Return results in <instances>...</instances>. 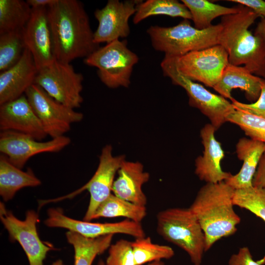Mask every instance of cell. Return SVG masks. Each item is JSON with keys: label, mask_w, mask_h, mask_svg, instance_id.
I'll return each instance as SVG.
<instances>
[{"label": "cell", "mask_w": 265, "mask_h": 265, "mask_svg": "<svg viewBox=\"0 0 265 265\" xmlns=\"http://www.w3.org/2000/svg\"><path fill=\"white\" fill-rule=\"evenodd\" d=\"M48 13L56 60L70 63L85 58L99 48L81 1L56 0L48 7Z\"/></svg>", "instance_id": "obj_1"}, {"label": "cell", "mask_w": 265, "mask_h": 265, "mask_svg": "<svg viewBox=\"0 0 265 265\" xmlns=\"http://www.w3.org/2000/svg\"><path fill=\"white\" fill-rule=\"evenodd\" d=\"M235 190L225 181L206 183L189 207L205 235V252L218 240L237 231L240 218L233 208Z\"/></svg>", "instance_id": "obj_2"}, {"label": "cell", "mask_w": 265, "mask_h": 265, "mask_svg": "<svg viewBox=\"0 0 265 265\" xmlns=\"http://www.w3.org/2000/svg\"><path fill=\"white\" fill-rule=\"evenodd\" d=\"M239 11L223 16L219 44L226 51L230 64L243 65L252 74L265 78V50L261 39L249 30L259 16L238 4Z\"/></svg>", "instance_id": "obj_3"}, {"label": "cell", "mask_w": 265, "mask_h": 265, "mask_svg": "<svg viewBox=\"0 0 265 265\" xmlns=\"http://www.w3.org/2000/svg\"><path fill=\"white\" fill-rule=\"evenodd\" d=\"M221 28L219 23L198 29L191 26L188 20L184 19L170 27L151 26L147 33L156 51L164 53L166 56L179 57L219 44Z\"/></svg>", "instance_id": "obj_4"}, {"label": "cell", "mask_w": 265, "mask_h": 265, "mask_svg": "<svg viewBox=\"0 0 265 265\" xmlns=\"http://www.w3.org/2000/svg\"><path fill=\"white\" fill-rule=\"evenodd\" d=\"M158 233L184 250L193 265H201L205 252V237L190 209L171 208L157 215Z\"/></svg>", "instance_id": "obj_5"}, {"label": "cell", "mask_w": 265, "mask_h": 265, "mask_svg": "<svg viewBox=\"0 0 265 265\" xmlns=\"http://www.w3.org/2000/svg\"><path fill=\"white\" fill-rule=\"evenodd\" d=\"M160 67L165 77L186 90L189 105L206 116L216 130L228 122V117L236 110L232 103L182 75L177 68L174 57L164 55Z\"/></svg>", "instance_id": "obj_6"}, {"label": "cell", "mask_w": 265, "mask_h": 265, "mask_svg": "<svg viewBox=\"0 0 265 265\" xmlns=\"http://www.w3.org/2000/svg\"><path fill=\"white\" fill-rule=\"evenodd\" d=\"M126 40H116L99 48L84 59L87 65L98 69L101 81L110 88L128 87L134 66L139 58L127 47Z\"/></svg>", "instance_id": "obj_7"}, {"label": "cell", "mask_w": 265, "mask_h": 265, "mask_svg": "<svg viewBox=\"0 0 265 265\" xmlns=\"http://www.w3.org/2000/svg\"><path fill=\"white\" fill-rule=\"evenodd\" d=\"M83 77L70 63L55 60L39 70L34 83L57 101L73 109L80 106Z\"/></svg>", "instance_id": "obj_8"}, {"label": "cell", "mask_w": 265, "mask_h": 265, "mask_svg": "<svg viewBox=\"0 0 265 265\" xmlns=\"http://www.w3.org/2000/svg\"><path fill=\"white\" fill-rule=\"evenodd\" d=\"M25 93L47 135L52 138L64 135L73 123L83 119L82 113L57 101L36 84Z\"/></svg>", "instance_id": "obj_9"}, {"label": "cell", "mask_w": 265, "mask_h": 265, "mask_svg": "<svg viewBox=\"0 0 265 265\" xmlns=\"http://www.w3.org/2000/svg\"><path fill=\"white\" fill-rule=\"evenodd\" d=\"M174 57L177 68L182 75L212 88L229 64L228 54L219 44Z\"/></svg>", "instance_id": "obj_10"}, {"label": "cell", "mask_w": 265, "mask_h": 265, "mask_svg": "<svg viewBox=\"0 0 265 265\" xmlns=\"http://www.w3.org/2000/svg\"><path fill=\"white\" fill-rule=\"evenodd\" d=\"M0 218L10 239L17 241L23 248L29 265H43L48 252L53 249V247L45 243L38 236L36 227L39 221L38 214L28 211L25 219L21 220L0 203Z\"/></svg>", "instance_id": "obj_11"}, {"label": "cell", "mask_w": 265, "mask_h": 265, "mask_svg": "<svg viewBox=\"0 0 265 265\" xmlns=\"http://www.w3.org/2000/svg\"><path fill=\"white\" fill-rule=\"evenodd\" d=\"M49 227L65 228L85 237L98 238L115 234H123L135 238L145 237L140 223L126 219L114 223H94L80 221L68 217L60 209L51 208L48 211V217L44 222Z\"/></svg>", "instance_id": "obj_12"}, {"label": "cell", "mask_w": 265, "mask_h": 265, "mask_svg": "<svg viewBox=\"0 0 265 265\" xmlns=\"http://www.w3.org/2000/svg\"><path fill=\"white\" fill-rule=\"evenodd\" d=\"M70 142V138L65 135L41 141L16 132L1 131L0 133V152L20 169L32 157L43 153L58 152Z\"/></svg>", "instance_id": "obj_13"}, {"label": "cell", "mask_w": 265, "mask_h": 265, "mask_svg": "<svg viewBox=\"0 0 265 265\" xmlns=\"http://www.w3.org/2000/svg\"><path fill=\"white\" fill-rule=\"evenodd\" d=\"M112 150L110 145L103 148L94 175L83 186L67 196L73 197L84 190L88 191L90 201L84 221H91L98 206L112 193L115 175L125 160L124 156H113Z\"/></svg>", "instance_id": "obj_14"}, {"label": "cell", "mask_w": 265, "mask_h": 265, "mask_svg": "<svg viewBox=\"0 0 265 265\" xmlns=\"http://www.w3.org/2000/svg\"><path fill=\"white\" fill-rule=\"evenodd\" d=\"M140 0H108L103 8L94 12L98 26L94 32L96 44L110 43L120 38H126L130 33L129 20L134 15Z\"/></svg>", "instance_id": "obj_15"}, {"label": "cell", "mask_w": 265, "mask_h": 265, "mask_svg": "<svg viewBox=\"0 0 265 265\" xmlns=\"http://www.w3.org/2000/svg\"><path fill=\"white\" fill-rule=\"evenodd\" d=\"M26 48L39 69L55 60L49 25L48 7L32 8L31 17L23 29Z\"/></svg>", "instance_id": "obj_16"}, {"label": "cell", "mask_w": 265, "mask_h": 265, "mask_svg": "<svg viewBox=\"0 0 265 265\" xmlns=\"http://www.w3.org/2000/svg\"><path fill=\"white\" fill-rule=\"evenodd\" d=\"M0 130L22 133L40 141L47 136L25 95L0 105Z\"/></svg>", "instance_id": "obj_17"}, {"label": "cell", "mask_w": 265, "mask_h": 265, "mask_svg": "<svg viewBox=\"0 0 265 265\" xmlns=\"http://www.w3.org/2000/svg\"><path fill=\"white\" fill-rule=\"evenodd\" d=\"M216 131L210 123L205 125L200 131L203 151L195 160V173L206 183L225 181L232 175L222 169L221 162L225 154L221 143L215 138Z\"/></svg>", "instance_id": "obj_18"}, {"label": "cell", "mask_w": 265, "mask_h": 265, "mask_svg": "<svg viewBox=\"0 0 265 265\" xmlns=\"http://www.w3.org/2000/svg\"><path fill=\"white\" fill-rule=\"evenodd\" d=\"M37 73L32 55L26 48L15 65L0 73V105L23 95L34 83Z\"/></svg>", "instance_id": "obj_19"}, {"label": "cell", "mask_w": 265, "mask_h": 265, "mask_svg": "<svg viewBox=\"0 0 265 265\" xmlns=\"http://www.w3.org/2000/svg\"><path fill=\"white\" fill-rule=\"evenodd\" d=\"M149 174L144 171L138 162H123L114 180L112 192L115 196L131 203L145 206L147 197L142 187L149 179Z\"/></svg>", "instance_id": "obj_20"}, {"label": "cell", "mask_w": 265, "mask_h": 265, "mask_svg": "<svg viewBox=\"0 0 265 265\" xmlns=\"http://www.w3.org/2000/svg\"><path fill=\"white\" fill-rule=\"evenodd\" d=\"M263 78L252 74L244 66L229 64L224 69L221 78L212 88L219 95L230 100L233 98V89H239L245 93L246 98L254 103L261 93Z\"/></svg>", "instance_id": "obj_21"}, {"label": "cell", "mask_w": 265, "mask_h": 265, "mask_svg": "<svg viewBox=\"0 0 265 265\" xmlns=\"http://www.w3.org/2000/svg\"><path fill=\"white\" fill-rule=\"evenodd\" d=\"M236 152L242 161L239 172L225 182L235 190L252 186V181L261 158L265 152L264 143L249 138H240L236 145Z\"/></svg>", "instance_id": "obj_22"}, {"label": "cell", "mask_w": 265, "mask_h": 265, "mask_svg": "<svg viewBox=\"0 0 265 265\" xmlns=\"http://www.w3.org/2000/svg\"><path fill=\"white\" fill-rule=\"evenodd\" d=\"M41 184L31 169L23 171L12 164L5 156L0 155V195L4 201L12 199L24 187L37 186Z\"/></svg>", "instance_id": "obj_23"}, {"label": "cell", "mask_w": 265, "mask_h": 265, "mask_svg": "<svg viewBox=\"0 0 265 265\" xmlns=\"http://www.w3.org/2000/svg\"><path fill=\"white\" fill-rule=\"evenodd\" d=\"M113 235L90 238L73 231L67 232V240L74 249V265H92L97 256L109 248Z\"/></svg>", "instance_id": "obj_24"}, {"label": "cell", "mask_w": 265, "mask_h": 265, "mask_svg": "<svg viewBox=\"0 0 265 265\" xmlns=\"http://www.w3.org/2000/svg\"><path fill=\"white\" fill-rule=\"evenodd\" d=\"M156 15L192 19L189 10L182 2L176 0H140L137 4L133 22L137 24L150 16Z\"/></svg>", "instance_id": "obj_25"}, {"label": "cell", "mask_w": 265, "mask_h": 265, "mask_svg": "<svg viewBox=\"0 0 265 265\" xmlns=\"http://www.w3.org/2000/svg\"><path fill=\"white\" fill-rule=\"evenodd\" d=\"M146 214L145 206L131 203L111 193L98 206L92 220L100 217H123L140 223Z\"/></svg>", "instance_id": "obj_26"}, {"label": "cell", "mask_w": 265, "mask_h": 265, "mask_svg": "<svg viewBox=\"0 0 265 265\" xmlns=\"http://www.w3.org/2000/svg\"><path fill=\"white\" fill-rule=\"evenodd\" d=\"M181 1L189 10L194 26L198 29H204L211 27L212 21L218 17L238 13L237 7H228L214 3L207 0H182Z\"/></svg>", "instance_id": "obj_27"}, {"label": "cell", "mask_w": 265, "mask_h": 265, "mask_svg": "<svg viewBox=\"0 0 265 265\" xmlns=\"http://www.w3.org/2000/svg\"><path fill=\"white\" fill-rule=\"evenodd\" d=\"M31 12L26 1L0 0V33L23 29Z\"/></svg>", "instance_id": "obj_28"}, {"label": "cell", "mask_w": 265, "mask_h": 265, "mask_svg": "<svg viewBox=\"0 0 265 265\" xmlns=\"http://www.w3.org/2000/svg\"><path fill=\"white\" fill-rule=\"evenodd\" d=\"M26 48L23 29L0 33V71H4L15 65Z\"/></svg>", "instance_id": "obj_29"}, {"label": "cell", "mask_w": 265, "mask_h": 265, "mask_svg": "<svg viewBox=\"0 0 265 265\" xmlns=\"http://www.w3.org/2000/svg\"><path fill=\"white\" fill-rule=\"evenodd\" d=\"M134 265L169 259L174 255L173 249L168 245L154 243L150 237L136 238L132 242Z\"/></svg>", "instance_id": "obj_30"}, {"label": "cell", "mask_w": 265, "mask_h": 265, "mask_svg": "<svg viewBox=\"0 0 265 265\" xmlns=\"http://www.w3.org/2000/svg\"><path fill=\"white\" fill-rule=\"evenodd\" d=\"M234 206L246 209L265 222V188L253 186L235 190Z\"/></svg>", "instance_id": "obj_31"}, {"label": "cell", "mask_w": 265, "mask_h": 265, "mask_svg": "<svg viewBox=\"0 0 265 265\" xmlns=\"http://www.w3.org/2000/svg\"><path fill=\"white\" fill-rule=\"evenodd\" d=\"M228 122L239 127L249 138L265 144V118L236 109Z\"/></svg>", "instance_id": "obj_32"}, {"label": "cell", "mask_w": 265, "mask_h": 265, "mask_svg": "<svg viewBox=\"0 0 265 265\" xmlns=\"http://www.w3.org/2000/svg\"><path fill=\"white\" fill-rule=\"evenodd\" d=\"M105 265H134L132 242L121 239L111 244Z\"/></svg>", "instance_id": "obj_33"}, {"label": "cell", "mask_w": 265, "mask_h": 265, "mask_svg": "<svg viewBox=\"0 0 265 265\" xmlns=\"http://www.w3.org/2000/svg\"><path fill=\"white\" fill-rule=\"evenodd\" d=\"M231 101L235 109L265 118V78L262 79L260 95L255 102L245 104L240 102L234 98L232 99Z\"/></svg>", "instance_id": "obj_34"}, {"label": "cell", "mask_w": 265, "mask_h": 265, "mask_svg": "<svg viewBox=\"0 0 265 265\" xmlns=\"http://www.w3.org/2000/svg\"><path fill=\"white\" fill-rule=\"evenodd\" d=\"M228 265H262L254 260L250 250L247 247L240 248L237 253L230 257Z\"/></svg>", "instance_id": "obj_35"}, {"label": "cell", "mask_w": 265, "mask_h": 265, "mask_svg": "<svg viewBox=\"0 0 265 265\" xmlns=\"http://www.w3.org/2000/svg\"><path fill=\"white\" fill-rule=\"evenodd\" d=\"M229 1L247 7L260 18L265 19V1L263 0H230Z\"/></svg>", "instance_id": "obj_36"}, {"label": "cell", "mask_w": 265, "mask_h": 265, "mask_svg": "<svg viewBox=\"0 0 265 265\" xmlns=\"http://www.w3.org/2000/svg\"><path fill=\"white\" fill-rule=\"evenodd\" d=\"M252 186L265 188V155L261 158L252 181Z\"/></svg>", "instance_id": "obj_37"}, {"label": "cell", "mask_w": 265, "mask_h": 265, "mask_svg": "<svg viewBox=\"0 0 265 265\" xmlns=\"http://www.w3.org/2000/svg\"><path fill=\"white\" fill-rule=\"evenodd\" d=\"M254 34L262 40L265 50V19L261 18L254 30Z\"/></svg>", "instance_id": "obj_38"}, {"label": "cell", "mask_w": 265, "mask_h": 265, "mask_svg": "<svg viewBox=\"0 0 265 265\" xmlns=\"http://www.w3.org/2000/svg\"><path fill=\"white\" fill-rule=\"evenodd\" d=\"M56 0H27L26 1L31 8L48 7Z\"/></svg>", "instance_id": "obj_39"}, {"label": "cell", "mask_w": 265, "mask_h": 265, "mask_svg": "<svg viewBox=\"0 0 265 265\" xmlns=\"http://www.w3.org/2000/svg\"><path fill=\"white\" fill-rule=\"evenodd\" d=\"M98 265H105V264L103 262V261H100L98 263ZM147 265H164L163 262L161 261L154 262L148 264Z\"/></svg>", "instance_id": "obj_40"}, {"label": "cell", "mask_w": 265, "mask_h": 265, "mask_svg": "<svg viewBox=\"0 0 265 265\" xmlns=\"http://www.w3.org/2000/svg\"><path fill=\"white\" fill-rule=\"evenodd\" d=\"M51 265H64L61 260H57L54 262Z\"/></svg>", "instance_id": "obj_41"}, {"label": "cell", "mask_w": 265, "mask_h": 265, "mask_svg": "<svg viewBox=\"0 0 265 265\" xmlns=\"http://www.w3.org/2000/svg\"></svg>", "instance_id": "obj_42"}]
</instances>
